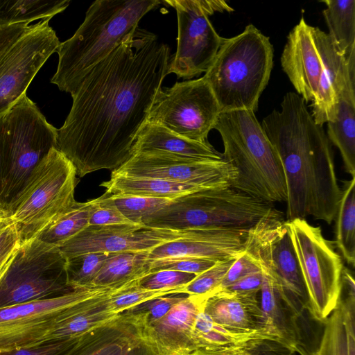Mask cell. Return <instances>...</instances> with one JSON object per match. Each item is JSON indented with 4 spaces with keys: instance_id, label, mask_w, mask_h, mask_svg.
<instances>
[{
    "instance_id": "1",
    "label": "cell",
    "mask_w": 355,
    "mask_h": 355,
    "mask_svg": "<svg viewBox=\"0 0 355 355\" xmlns=\"http://www.w3.org/2000/svg\"><path fill=\"white\" fill-rule=\"evenodd\" d=\"M169 62L168 45L137 28L85 76L57 138L77 175L114 171L129 159Z\"/></svg>"
},
{
    "instance_id": "2",
    "label": "cell",
    "mask_w": 355,
    "mask_h": 355,
    "mask_svg": "<svg viewBox=\"0 0 355 355\" xmlns=\"http://www.w3.org/2000/svg\"><path fill=\"white\" fill-rule=\"evenodd\" d=\"M305 101L287 92L280 110L263 118L261 126L280 159L286 185V220H315L331 224L341 196L334 153L322 125Z\"/></svg>"
},
{
    "instance_id": "3",
    "label": "cell",
    "mask_w": 355,
    "mask_h": 355,
    "mask_svg": "<svg viewBox=\"0 0 355 355\" xmlns=\"http://www.w3.org/2000/svg\"><path fill=\"white\" fill-rule=\"evenodd\" d=\"M159 0H97L73 35L57 50L58 64L51 83L73 94L85 76L138 28Z\"/></svg>"
},
{
    "instance_id": "4",
    "label": "cell",
    "mask_w": 355,
    "mask_h": 355,
    "mask_svg": "<svg viewBox=\"0 0 355 355\" xmlns=\"http://www.w3.org/2000/svg\"><path fill=\"white\" fill-rule=\"evenodd\" d=\"M214 129L223 143V159L237 172L231 187L270 204L286 202V185L280 159L255 112H220Z\"/></svg>"
},
{
    "instance_id": "5",
    "label": "cell",
    "mask_w": 355,
    "mask_h": 355,
    "mask_svg": "<svg viewBox=\"0 0 355 355\" xmlns=\"http://www.w3.org/2000/svg\"><path fill=\"white\" fill-rule=\"evenodd\" d=\"M273 53L269 37L252 24L239 35L223 39L203 76L220 112L257 111L270 77Z\"/></svg>"
},
{
    "instance_id": "6",
    "label": "cell",
    "mask_w": 355,
    "mask_h": 355,
    "mask_svg": "<svg viewBox=\"0 0 355 355\" xmlns=\"http://www.w3.org/2000/svg\"><path fill=\"white\" fill-rule=\"evenodd\" d=\"M274 207L232 187L207 188L171 200L146 217L145 228L250 229Z\"/></svg>"
},
{
    "instance_id": "7",
    "label": "cell",
    "mask_w": 355,
    "mask_h": 355,
    "mask_svg": "<svg viewBox=\"0 0 355 355\" xmlns=\"http://www.w3.org/2000/svg\"><path fill=\"white\" fill-rule=\"evenodd\" d=\"M76 175L73 164L55 147L35 167L6 207L21 243L37 238L76 203Z\"/></svg>"
},
{
    "instance_id": "8",
    "label": "cell",
    "mask_w": 355,
    "mask_h": 355,
    "mask_svg": "<svg viewBox=\"0 0 355 355\" xmlns=\"http://www.w3.org/2000/svg\"><path fill=\"white\" fill-rule=\"evenodd\" d=\"M1 202L6 208L31 172L53 148L58 129L26 94L3 115Z\"/></svg>"
},
{
    "instance_id": "9",
    "label": "cell",
    "mask_w": 355,
    "mask_h": 355,
    "mask_svg": "<svg viewBox=\"0 0 355 355\" xmlns=\"http://www.w3.org/2000/svg\"><path fill=\"white\" fill-rule=\"evenodd\" d=\"M71 291L59 247L35 238L21 243L1 279L0 309Z\"/></svg>"
},
{
    "instance_id": "10",
    "label": "cell",
    "mask_w": 355,
    "mask_h": 355,
    "mask_svg": "<svg viewBox=\"0 0 355 355\" xmlns=\"http://www.w3.org/2000/svg\"><path fill=\"white\" fill-rule=\"evenodd\" d=\"M306 285L312 313L324 322L337 307L344 268L334 242L306 219L287 220Z\"/></svg>"
},
{
    "instance_id": "11",
    "label": "cell",
    "mask_w": 355,
    "mask_h": 355,
    "mask_svg": "<svg viewBox=\"0 0 355 355\" xmlns=\"http://www.w3.org/2000/svg\"><path fill=\"white\" fill-rule=\"evenodd\" d=\"M110 288L72 290L0 309V353L51 343L58 326L77 303Z\"/></svg>"
},
{
    "instance_id": "12",
    "label": "cell",
    "mask_w": 355,
    "mask_h": 355,
    "mask_svg": "<svg viewBox=\"0 0 355 355\" xmlns=\"http://www.w3.org/2000/svg\"><path fill=\"white\" fill-rule=\"evenodd\" d=\"M178 18V46L169 62L168 73L190 80L206 72L220 49V37L208 16L215 12H232L225 1L167 0Z\"/></svg>"
},
{
    "instance_id": "13",
    "label": "cell",
    "mask_w": 355,
    "mask_h": 355,
    "mask_svg": "<svg viewBox=\"0 0 355 355\" xmlns=\"http://www.w3.org/2000/svg\"><path fill=\"white\" fill-rule=\"evenodd\" d=\"M220 109L205 79L178 82L161 88L150 108L148 121L191 140L208 142Z\"/></svg>"
},
{
    "instance_id": "14",
    "label": "cell",
    "mask_w": 355,
    "mask_h": 355,
    "mask_svg": "<svg viewBox=\"0 0 355 355\" xmlns=\"http://www.w3.org/2000/svg\"><path fill=\"white\" fill-rule=\"evenodd\" d=\"M111 175L153 178L205 188L232 186L237 172L222 159H200L159 153L133 154Z\"/></svg>"
},
{
    "instance_id": "15",
    "label": "cell",
    "mask_w": 355,
    "mask_h": 355,
    "mask_svg": "<svg viewBox=\"0 0 355 355\" xmlns=\"http://www.w3.org/2000/svg\"><path fill=\"white\" fill-rule=\"evenodd\" d=\"M49 19L32 24L0 57V116L26 94L30 83L60 44Z\"/></svg>"
},
{
    "instance_id": "16",
    "label": "cell",
    "mask_w": 355,
    "mask_h": 355,
    "mask_svg": "<svg viewBox=\"0 0 355 355\" xmlns=\"http://www.w3.org/2000/svg\"><path fill=\"white\" fill-rule=\"evenodd\" d=\"M261 272L259 298L272 331L296 354L313 355L320 346L325 320L316 319L297 298L277 286L268 271Z\"/></svg>"
},
{
    "instance_id": "17",
    "label": "cell",
    "mask_w": 355,
    "mask_h": 355,
    "mask_svg": "<svg viewBox=\"0 0 355 355\" xmlns=\"http://www.w3.org/2000/svg\"><path fill=\"white\" fill-rule=\"evenodd\" d=\"M195 231L137 225H89L59 248L65 259L89 252H150L162 244L189 238Z\"/></svg>"
},
{
    "instance_id": "18",
    "label": "cell",
    "mask_w": 355,
    "mask_h": 355,
    "mask_svg": "<svg viewBox=\"0 0 355 355\" xmlns=\"http://www.w3.org/2000/svg\"><path fill=\"white\" fill-rule=\"evenodd\" d=\"M313 28L302 17L289 33L281 56L283 71L306 103L313 101L323 71Z\"/></svg>"
},
{
    "instance_id": "19",
    "label": "cell",
    "mask_w": 355,
    "mask_h": 355,
    "mask_svg": "<svg viewBox=\"0 0 355 355\" xmlns=\"http://www.w3.org/2000/svg\"><path fill=\"white\" fill-rule=\"evenodd\" d=\"M313 32L323 71L311 103V115L317 124L323 126L336 119L339 96L345 89L355 88V78L351 75L354 70L346 57L339 54L329 35L315 26Z\"/></svg>"
},
{
    "instance_id": "20",
    "label": "cell",
    "mask_w": 355,
    "mask_h": 355,
    "mask_svg": "<svg viewBox=\"0 0 355 355\" xmlns=\"http://www.w3.org/2000/svg\"><path fill=\"white\" fill-rule=\"evenodd\" d=\"M207 297L187 295L162 318L145 325V336L158 355H188L196 350L192 331Z\"/></svg>"
},
{
    "instance_id": "21",
    "label": "cell",
    "mask_w": 355,
    "mask_h": 355,
    "mask_svg": "<svg viewBox=\"0 0 355 355\" xmlns=\"http://www.w3.org/2000/svg\"><path fill=\"white\" fill-rule=\"evenodd\" d=\"M249 229H196L189 238L173 241L151 250L150 260L191 257L216 262L236 259L245 247Z\"/></svg>"
},
{
    "instance_id": "22",
    "label": "cell",
    "mask_w": 355,
    "mask_h": 355,
    "mask_svg": "<svg viewBox=\"0 0 355 355\" xmlns=\"http://www.w3.org/2000/svg\"><path fill=\"white\" fill-rule=\"evenodd\" d=\"M202 311L214 322L231 329L275 334L263 313L259 293H217L208 296Z\"/></svg>"
},
{
    "instance_id": "23",
    "label": "cell",
    "mask_w": 355,
    "mask_h": 355,
    "mask_svg": "<svg viewBox=\"0 0 355 355\" xmlns=\"http://www.w3.org/2000/svg\"><path fill=\"white\" fill-rule=\"evenodd\" d=\"M139 153H159L200 159H223L222 154L209 142L189 139L148 121L141 129L132 148V155Z\"/></svg>"
},
{
    "instance_id": "24",
    "label": "cell",
    "mask_w": 355,
    "mask_h": 355,
    "mask_svg": "<svg viewBox=\"0 0 355 355\" xmlns=\"http://www.w3.org/2000/svg\"><path fill=\"white\" fill-rule=\"evenodd\" d=\"M279 338L268 331H245L214 322L202 310L198 313L192 331L195 349L237 347L262 340Z\"/></svg>"
},
{
    "instance_id": "25",
    "label": "cell",
    "mask_w": 355,
    "mask_h": 355,
    "mask_svg": "<svg viewBox=\"0 0 355 355\" xmlns=\"http://www.w3.org/2000/svg\"><path fill=\"white\" fill-rule=\"evenodd\" d=\"M327 128V137L339 150L345 171L355 177V88L341 92L336 119Z\"/></svg>"
},
{
    "instance_id": "26",
    "label": "cell",
    "mask_w": 355,
    "mask_h": 355,
    "mask_svg": "<svg viewBox=\"0 0 355 355\" xmlns=\"http://www.w3.org/2000/svg\"><path fill=\"white\" fill-rule=\"evenodd\" d=\"M100 186L105 189V193L107 195L137 196L169 200L207 189L159 179L120 175H111L109 180L102 182Z\"/></svg>"
},
{
    "instance_id": "27",
    "label": "cell",
    "mask_w": 355,
    "mask_h": 355,
    "mask_svg": "<svg viewBox=\"0 0 355 355\" xmlns=\"http://www.w3.org/2000/svg\"><path fill=\"white\" fill-rule=\"evenodd\" d=\"M149 252L112 253L92 281L90 288H114L150 272Z\"/></svg>"
},
{
    "instance_id": "28",
    "label": "cell",
    "mask_w": 355,
    "mask_h": 355,
    "mask_svg": "<svg viewBox=\"0 0 355 355\" xmlns=\"http://www.w3.org/2000/svg\"><path fill=\"white\" fill-rule=\"evenodd\" d=\"M322 15L337 51L347 57L355 49V0H324Z\"/></svg>"
},
{
    "instance_id": "29",
    "label": "cell",
    "mask_w": 355,
    "mask_h": 355,
    "mask_svg": "<svg viewBox=\"0 0 355 355\" xmlns=\"http://www.w3.org/2000/svg\"><path fill=\"white\" fill-rule=\"evenodd\" d=\"M335 216V244L349 265L355 263V177L343 182Z\"/></svg>"
},
{
    "instance_id": "30",
    "label": "cell",
    "mask_w": 355,
    "mask_h": 355,
    "mask_svg": "<svg viewBox=\"0 0 355 355\" xmlns=\"http://www.w3.org/2000/svg\"><path fill=\"white\" fill-rule=\"evenodd\" d=\"M69 3V0H0V26L51 19Z\"/></svg>"
},
{
    "instance_id": "31",
    "label": "cell",
    "mask_w": 355,
    "mask_h": 355,
    "mask_svg": "<svg viewBox=\"0 0 355 355\" xmlns=\"http://www.w3.org/2000/svg\"><path fill=\"white\" fill-rule=\"evenodd\" d=\"M93 200L76 203L37 237L60 247L89 226Z\"/></svg>"
},
{
    "instance_id": "32",
    "label": "cell",
    "mask_w": 355,
    "mask_h": 355,
    "mask_svg": "<svg viewBox=\"0 0 355 355\" xmlns=\"http://www.w3.org/2000/svg\"><path fill=\"white\" fill-rule=\"evenodd\" d=\"M112 253L89 252L66 259L67 284L72 290L89 289Z\"/></svg>"
},
{
    "instance_id": "33",
    "label": "cell",
    "mask_w": 355,
    "mask_h": 355,
    "mask_svg": "<svg viewBox=\"0 0 355 355\" xmlns=\"http://www.w3.org/2000/svg\"><path fill=\"white\" fill-rule=\"evenodd\" d=\"M104 194L125 217L135 225L141 227H144L142 223L146 217L161 209L171 200L137 196Z\"/></svg>"
},
{
    "instance_id": "34",
    "label": "cell",
    "mask_w": 355,
    "mask_h": 355,
    "mask_svg": "<svg viewBox=\"0 0 355 355\" xmlns=\"http://www.w3.org/2000/svg\"><path fill=\"white\" fill-rule=\"evenodd\" d=\"M313 355H348L346 332L338 305L325 320L320 346Z\"/></svg>"
},
{
    "instance_id": "35",
    "label": "cell",
    "mask_w": 355,
    "mask_h": 355,
    "mask_svg": "<svg viewBox=\"0 0 355 355\" xmlns=\"http://www.w3.org/2000/svg\"><path fill=\"white\" fill-rule=\"evenodd\" d=\"M139 280L111 295L110 304L116 314L122 313L141 303L157 297L182 293L180 289L152 291L141 288L138 286Z\"/></svg>"
},
{
    "instance_id": "36",
    "label": "cell",
    "mask_w": 355,
    "mask_h": 355,
    "mask_svg": "<svg viewBox=\"0 0 355 355\" xmlns=\"http://www.w3.org/2000/svg\"><path fill=\"white\" fill-rule=\"evenodd\" d=\"M196 276L193 273L176 270H159L150 272L141 278L138 286L152 291L180 289L182 292V288Z\"/></svg>"
},
{
    "instance_id": "37",
    "label": "cell",
    "mask_w": 355,
    "mask_h": 355,
    "mask_svg": "<svg viewBox=\"0 0 355 355\" xmlns=\"http://www.w3.org/2000/svg\"><path fill=\"white\" fill-rule=\"evenodd\" d=\"M235 259L217 262L208 270L196 275L182 288V293L187 295H208L220 284Z\"/></svg>"
},
{
    "instance_id": "38",
    "label": "cell",
    "mask_w": 355,
    "mask_h": 355,
    "mask_svg": "<svg viewBox=\"0 0 355 355\" xmlns=\"http://www.w3.org/2000/svg\"><path fill=\"white\" fill-rule=\"evenodd\" d=\"M216 263V261L208 259L191 257H166L151 260L150 272L169 270L189 272L198 275L208 270Z\"/></svg>"
},
{
    "instance_id": "39",
    "label": "cell",
    "mask_w": 355,
    "mask_h": 355,
    "mask_svg": "<svg viewBox=\"0 0 355 355\" xmlns=\"http://www.w3.org/2000/svg\"><path fill=\"white\" fill-rule=\"evenodd\" d=\"M89 225H137L125 217L115 205L103 194L93 200ZM139 226V225H137Z\"/></svg>"
},
{
    "instance_id": "40",
    "label": "cell",
    "mask_w": 355,
    "mask_h": 355,
    "mask_svg": "<svg viewBox=\"0 0 355 355\" xmlns=\"http://www.w3.org/2000/svg\"><path fill=\"white\" fill-rule=\"evenodd\" d=\"M184 296H160L141 303L125 312L144 313L146 324L155 322L165 315L171 309L182 300Z\"/></svg>"
},
{
    "instance_id": "41",
    "label": "cell",
    "mask_w": 355,
    "mask_h": 355,
    "mask_svg": "<svg viewBox=\"0 0 355 355\" xmlns=\"http://www.w3.org/2000/svg\"><path fill=\"white\" fill-rule=\"evenodd\" d=\"M261 271L257 262L245 250L233 262L220 284L207 296L219 292L250 274Z\"/></svg>"
},
{
    "instance_id": "42",
    "label": "cell",
    "mask_w": 355,
    "mask_h": 355,
    "mask_svg": "<svg viewBox=\"0 0 355 355\" xmlns=\"http://www.w3.org/2000/svg\"><path fill=\"white\" fill-rule=\"evenodd\" d=\"M78 337L64 338L33 348L0 353V355H60L69 347Z\"/></svg>"
},
{
    "instance_id": "43",
    "label": "cell",
    "mask_w": 355,
    "mask_h": 355,
    "mask_svg": "<svg viewBox=\"0 0 355 355\" xmlns=\"http://www.w3.org/2000/svg\"><path fill=\"white\" fill-rule=\"evenodd\" d=\"M21 240L17 225L11 223L0 232V266L20 247Z\"/></svg>"
},
{
    "instance_id": "44",
    "label": "cell",
    "mask_w": 355,
    "mask_h": 355,
    "mask_svg": "<svg viewBox=\"0 0 355 355\" xmlns=\"http://www.w3.org/2000/svg\"><path fill=\"white\" fill-rule=\"evenodd\" d=\"M263 280V276L261 270L245 276L218 293L238 294L258 293L261 288Z\"/></svg>"
},
{
    "instance_id": "45",
    "label": "cell",
    "mask_w": 355,
    "mask_h": 355,
    "mask_svg": "<svg viewBox=\"0 0 355 355\" xmlns=\"http://www.w3.org/2000/svg\"><path fill=\"white\" fill-rule=\"evenodd\" d=\"M31 27L28 23L0 26V57Z\"/></svg>"
},
{
    "instance_id": "46",
    "label": "cell",
    "mask_w": 355,
    "mask_h": 355,
    "mask_svg": "<svg viewBox=\"0 0 355 355\" xmlns=\"http://www.w3.org/2000/svg\"><path fill=\"white\" fill-rule=\"evenodd\" d=\"M250 355H296V353L277 340L265 339L251 347Z\"/></svg>"
},
{
    "instance_id": "47",
    "label": "cell",
    "mask_w": 355,
    "mask_h": 355,
    "mask_svg": "<svg viewBox=\"0 0 355 355\" xmlns=\"http://www.w3.org/2000/svg\"><path fill=\"white\" fill-rule=\"evenodd\" d=\"M257 342L258 341L237 347L198 349L188 355H250V349L251 347Z\"/></svg>"
},
{
    "instance_id": "48",
    "label": "cell",
    "mask_w": 355,
    "mask_h": 355,
    "mask_svg": "<svg viewBox=\"0 0 355 355\" xmlns=\"http://www.w3.org/2000/svg\"><path fill=\"white\" fill-rule=\"evenodd\" d=\"M3 116H0V204L1 202V183L2 173V155H3Z\"/></svg>"
},
{
    "instance_id": "49",
    "label": "cell",
    "mask_w": 355,
    "mask_h": 355,
    "mask_svg": "<svg viewBox=\"0 0 355 355\" xmlns=\"http://www.w3.org/2000/svg\"><path fill=\"white\" fill-rule=\"evenodd\" d=\"M17 250L0 266V280L5 274L8 267L10 266V263H12L15 254H17Z\"/></svg>"
},
{
    "instance_id": "50",
    "label": "cell",
    "mask_w": 355,
    "mask_h": 355,
    "mask_svg": "<svg viewBox=\"0 0 355 355\" xmlns=\"http://www.w3.org/2000/svg\"><path fill=\"white\" fill-rule=\"evenodd\" d=\"M9 218V214L6 208L0 204V220H7Z\"/></svg>"
},
{
    "instance_id": "51",
    "label": "cell",
    "mask_w": 355,
    "mask_h": 355,
    "mask_svg": "<svg viewBox=\"0 0 355 355\" xmlns=\"http://www.w3.org/2000/svg\"><path fill=\"white\" fill-rule=\"evenodd\" d=\"M12 223L10 219L0 220V232L3 230L8 225Z\"/></svg>"
},
{
    "instance_id": "52",
    "label": "cell",
    "mask_w": 355,
    "mask_h": 355,
    "mask_svg": "<svg viewBox=\"0 0 355 355\" xmlns=\"http://www.w3.org/2000/svg\"><path fill=\"white\" fill-rule=\"evenodd\" d=\"M73 344H72V345H73ZM71 346H70V347H71ZM69 347H68V348H67L64 352H62V354H60V355H71V354H70V351H69Z\"/></svg>"
},
{
    "instance_id": "53",
    "label": "cell",
    "mask_w": 355,
    "mask_h": 355,
    "mask_svg": "<svg viewBox=\"0 0 355 355\" xmlns=\"http://www.w3.org/2000/svg\"><path fill=\"white\" fill-rule=\"evenodd\" d=\"M3 231V230H2Z\"/></svg>"
}]
</instances>
